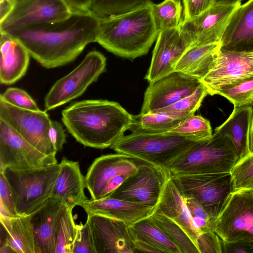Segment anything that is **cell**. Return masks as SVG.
Returning a JSON list of instances; mask_svg holds the SVG:
<instances>
[{"label":"cell","instance_id":"obj_14","mask_svg":"<svg viewBox=\"0 0 253 253\" xmlns=\"http://www.w3.org/2000/svg\"><path fill=\"white\" fill-rule=\"evenodd\" d=\"M72 12L63 0H23L0 22V31L7 33L60 20Z\"/></svg>","mask_w":253,"mask_h":253},{"label":"cell","instance_id":"obj_2","mask_svg":"<svg viewBox=\"0 0 253 253\" xmlns=\"http://www.w3.org/2000/svg\"><path fill=\"white\" fill-rule=\"evenodd\" d=\"M132 115L119 103L107 100H84L62 111L69 132L84 146L110 148L128 129Z\"/></svg>","mask_w":253,"mask_h":253},{"label":"cell","instance_id":"obj_35","mask_svg":"<svg viewBox=\"0 0 253 253\" xmlns=\"http://www.w3.org/2000/svg\"><path fill=\"white\" fill-rule=\"evenodd\" d=\"M169 131L199 141L207 139L213 134L209 121L194 114L186 117Z\"/></svg>","mask_w":253,"mask_h":253},{"label":"cell","instance_id":"obj_28","mask_svg":"<svg viewBox=\"0 0 253 253\" xmlns=\"http://www.w3.org/2000/svg\"><path fill=\"white\" fill-rule=\"evenodd\" d=\"M221 47L220 42L190 47L178 62L174 71L200 80L208 72L216 54Z\"/></svg>","mask_w":253,"mask_h":253},{"label":"cell","instance_id":"obj_9","mask_svg":"<svg viewBox=\"0 0 253 253\" xmlns=\"http://www.w3.org/2000/svg\"><path fill=\"white\" fill-rule=\"evenodd\" d=\"M214 231L223 242L253 245V190L231 194L215 220Z\"/></svg>","mask_w":253,"mask_h":253},{"label":"cell","instance_id":"obj_7","mask_svg":"<svg viewBox=\"0 0 253 253\" xmlns=\"http://www.w3.org/2000/svg\"><path fill=\"white\" fill-rule=\"evenodd\" d=\"M170 176L181 194L195 199L214 222L234 191L230 172Z\"/></svg>","mask_w":253,"mask_h":253},{"label":"cell","instance_id":"obj_24","mask_svg":"<svg viewBox=\"0 0 253 253\" xmlns=\"http://www.w3.org/2000/svg\"><path fill=\"white\" fill-rule=\"evenodd\" d=\"M59 164V172L51 197L59 198L73 208L82 207L87 200L84 194L86 185L79 163L63 158Z\"/></svg>","mask_w":253,"mask_h":253},{"label":"cell","instance_id":"obj_25","mask_svg":"<svg viewBox=\"0 0 253 253\" xmlns=\"http://www.w3.org/2000/svg\"><path fill=\"white\" fill-rule=\"evenodd\" d=\"M0 246L6 244L17 253H40L30 214L7 217L0 216Z\"/></svg>","mask_w":253,"mask_h":253},{"label":"cell","instance_id":"obj_23","mask_svg":"<svg viewBox=\"0 0 253 253\" xmlns=\"http://www.w3.org/2000/svg\"><path fill=\"white\" fill-rule=\"evenodd\" d=\"M0 82L11 84L25 75L30 55L17 40L6 33L0 32Z\"/></svg>","mask_w":253,"mask_h":253},{"label":"cell","instance_id":"obj_5","mask_svg":"<svg viewBox=\"0 0 253 253\" xmlns=\"http://www.w3.org/2000/svg\"><path fill=\"white\" fill-rule=\"evenodd\" d=\"M238 161L234 146L229 138L214 131L197 143L169 168L171 174H200L230 172Z\"/></svg>","mask_w":253,"mask_h":253},{"label":"cell","instance_id":"obj_36","mask_svg":"<svg viewBox=\"0 0 253 253\" xmlns=\"http://www.w3.org/2000/svg\"><path fill=\"white\" fill-rule=\"evenodd\" d=\"M216 94L229 100L234 106L253 103V78L245 79L219 88Z\"/></svg>","mask_w":253,"mask_h":253},{"label":"cell","instance_id":"obj_12","mask_svg":"<svg viewBox=\"0 0 253 253\" xmlns=\"http://www.w3.org/2000/svg\"><path fill=\"white\" fill-rule=\"evenodd\" d=\"M250 78H253V48L232 51L221 47L208 72L200 81L208 94L213 95L223 86Z\"/></svg>","mask_w":253,"mask_h":253},{"label":"cell","instance_id":"obj_33","mask_svg":"<svg viewBox=\"0 0 253 253\" xmlns=\"http://www.w3.org/2000/svg\"><path fill=\"white\" fill-rule=\"evenodd\" d=\"M150 217L178 247L181 253H200L187 233L172 219L157 210H154Z\"/></svg>","mask_w":253,"mask_h":253},{"label":"cell","instance_id":"obj_31","mask_svg":"<svg viewBox=\"0 0 253 253\" xmlns=\"http://www.w3.org/2000/svg\"><path fill=\"white\" fill-rule=\"evenodd\" d=\"M73 207L66 205L62 210L55 232V253H72L78 225L72 215Z\"/></svg>","mask_w":253,"mask_h":253},{"label":"cell","instance_id":"obj_19","mask_svg":"<svg viewBox=\"0 0 253 253\" xmlns=\"http://www.w3.org/2000/svg\"><path fill=\"white\" fill-rule=\"evenodd\" d=\"M190 47L191 44L179 27L160 32L144 78L151 84L174 71L178 62Z\"/></svg>","mask_w":253,"mask_h":253},{"label":"cell","instance_id":"obj_17","mask_svg":"<svg viewBox=\"0 0 253 253\" xmlns=\"http://www.w3.org/2000/svg\"><path fill=\"white\" fill-rule=\"evenodd\" d=\"M202 84L200 80L173 71L150 84L144 95L141 114L169 106L194 92Z\"/></svg>","mask_w":253,"mask_h":253},{"label":"cell","instance_id":"obj_48","mask_svg":"<svg viewBox=\"0 0 253 253\" xmlns=\"http://www.w3.org/2000/svg\"><path fill=\"white\" fill-rule=\"evenodd\" d=\"M14 4L11 0H0V22L11 12Z\"/></svg>","mask_w":253,"mask_h":253},{"label":"cell","instance_id":"obj_44","mask_svg":"<svg viewBox=\"0 0 253 253\" xmlns=\"http://www.w3.org/2000/svg\"><path fill=\"white\" fill-rule=\"evenodd\" d=\"M182 0L184 6V19L197 16L213 4V0Z\"/></svg>","mask_w":253,"mask_h":253},{"label":"cell","instance_id":"obj_51","mask_svg":"<svg viewBox=\"0 0 253 253\" xmlns=\"http://www.w3.org/2000/svg\"><path fill=\"white\" fill-rule=\"evenodd\" d=\"M11 0L15 4L16 3L20 2L23 0Z\"/></svg>","mask_w":253,"mask_h":253},{"label":"cell","instance_id":"obj_15","mask_svg":"<svg viewBox=\"0 0 253 253\" xmlns=\"http://www.w3.org/2000/svg\"><path fill=\"white\" fill-rule=\"evenodd\" d=\"M57 163L56 157L41 152L0 119V172L6 169H35Z\"/></svg>","mask_w":253,"mask_h":253},{"label":"cell","instance_id":"obj_13","mask_svg":"<svg viewBox=\"0 0 253 253\" xmlns=\"http://www.w3.org/2000/svg\"><path fill=\"white\" fill-rule=\"evenodd\" d=\"M169 175V170L145 162L139 163L137 171L108 197L155 208Z\"/></svg>","mask_w":253,"mask_h":253},{"label":"cell","instance_id":"obj_6","mask_svg":"<svg viewBox=\"0 0 253 253\" xmlns=\"http://www.w3.org/2000/svg\"><path fill=\"white\" fill-rule=\"evenodd\" d=\"M60 164L29 169H6L2 172L10 187L19 216L32 214L51 196Z\"/></svg>","mask_w":253,"mask_h":253},{"label":"cell","instance_id":"obj_11","mask_svg":"<svg viewBox=\"0 0 253 253\" xmlns=\"http://www.w3.org/2000/svg\"><path fill=\"white\" fill-rule=\"evenodd\" d=\"M0 119L38 150L55 157L57 151L49 137L51 120L46 111L22 109L0 97Z\"/></svg>","mask_w":253,"mask_h":253},{"label":"cell","instance_id":"obj_29","mask_svg":"<svg viewBox=\"0 0 253 253\" xmlns=\"http://www.w3.org/2000/svg\"><path fill=\"white\" fill-rule=\"evenodd\" d=\"M129 229L133 241L147 243L160 253H181L178 247L150 216L129 226Z\"/></svg>","mask_w":253,"mask_h":253},{"label":"cell","instance_id":"obj_47","mask_svg":"<svg viewBox=\"0 0 253 253\" xmlns=\"http://www.w3.org/2000/svg\"><path fill=\"white\" fill-rule=\"evenodd\" d=\"M69 6L71 11L89 10L92 0H63Z\"/></svg>","mask_w":253,"mask_h":253},{"label":"cell","instance_id":"obj_3","mask_svg":"<svg viewBox=\"0 0 253 253\" xmlns=\"http://www.w3.org/2000/svg\"><path fill=\"white\" fill-rule=\"evenodd\" d=\"M151 2L127 12L100 18L96 42L124 58L133 59L146 54L159 34Z\"/></svg>","mask_w":253,"mask_h":253},{"label":"cell","instance_id":"obj_41","mask_svg":"<svg viewBox=\"0 0 253 253\" xmlns=\"http://www.w3.org/2000/svg\"><path fill=\"white\" fill-rule=\"evenodd\" d=\"M0 216H18L15 209L10 187L2 172H0Z\"/></svg>","mask_w":253,"mask_h":253},{"label":"cell","instance_id":"obj_16","mask_svg":"<svg viewBox=\"0 0 253 253\" xmlns=\"http://www.w3.org/2000/svg\"><path fill=\"white\" fill-rule=\"evenodd\" d=\"M240 4H213L197 16L183 19L179 28L191 46L220 42L232 15Z\"/></svg>","mask_w":253,"mask_h":253},{"label":"cell","instance_id":"obj_50","mask_svg":"<svg viewBox=\"0 0 253 253\" xmlns=\"http://www.w3.org/2000/svg\"><path fill=\"white\" fill-rule=\"evenodd\" d=\"M250 153H253V115L252 120L250 132Z\"/></svg>","mask_w":253,"mask_h":253},{"label":"cell","instance_id":"obj_10","mask_svg":"<svg viewBox=\"0 0 253 253\" xmlns=\"http://www.w3.org/2000/svg\"><path fill=\"white\" fill-rule=\"evenodd\" d=\"M130 156L117 153L95 159L85 176L86 188L92 199L110 196L123 182L137 171L139 163Z\"/></svg>","mask_w":253,"mask_h":253},{"label":"cell","instance_id":"obj_38","mask_svg":"<svg viewBox=\"0 0 253 253\" xmlns=\"http://www.w3.org/2000/svg\"><path fill=\"white\" fill-rule=\"evenodd\" d=\"M230 174L234 191L253 190V153L238 161Z\"/></svg>","mask_w":253,"mask_h":253},{"label":"cell","instance_id":"obj_42","mask_svg":"<svg viewBox=\"0 0 253 253\" xmlns=\"http://www.w3.org/2000/svg\"><path fill=\"white\" fill-rule=\"evenodd\" d=\"M72 253H95L90 229L87 221L78 225Z\"/></svg>","mask_w":253,"mask_h":253},{"label":"cell","instance_id":"obj_32","mask_svg":"<svg viewBox=\"0 0 253 253\" xmlns=\"http://www.w3.org/2000/svg\"><path fill=\"white\" fill-rule=\"evenodd\" d=\"M182 8L179 0H164L159 4L151 2L152 15L158 33L179 27L182 20Z\"/></svg>","mask_w":253,"mask_h":253},{"label":"cell","instance_id":"obj_27","mask_svg":"<svg viewBox=\"0 0 253 253\" xmlns=\"http://www.w3.org/2000/svg\"><path fill=\"white\" fill-rule=\"evenodd\" d=\"M253 115L251 104L234 106L228 118L214 130L229 138L235 148L238 161L250 153L249 140Z\"/></svg>","mask_w":253,"mask_h":253},{"label":"cell","instance_id":"obj_22","mask_svg":"<svg viewBox=\"0 0 253 253\" xmlns=\"http://www.w3.org/2000/svg\"><path fill=\"white\" fill-rule=\"evenodd\" d=\"M221 48L242 51L253 48V0L240 4L232 15L222 36Z\"/></svg>","mask_w":253,"mask_h":253},{"label":"cell","instance_id":"obj_1","mask_svg":"<svg viewBox=\"0 0 253 253\" xmlns=\"http://www.w3.org/2000/svg\"><path fill=\"white\" fill-rule=\"evenodd\" d=\"M99 22L89 10L73 11L65 19L7 34L41 65L50 69L73 61L88 44L96 42Z\"/></svg>","mask_w":253,"mask_h":253},{"label":"cell","instance_id":"obj_46","mask_svg":"<svg viewBox=\"0 0 253 253\" xmlns=\"http://www.w3.org/2000/svg\"><path fill=\"white\" fill-rule=\"evenodd\" d=\"M222 253H253V245L244 242L222 241Z\"/></svg>","mask_w":253,"mask_h":253},{"label":"cell","instance_id":"obj_30","mask_svg":"<svg viewBox=\"0 0 253 253\" xmlns=\"http://www.w3.org/2000/svg\"><path fill=\"white\" fill-rule=\"evenodd\" d=\"M187 117L165 112L140 113L132 115L128 130L131 133L168 132L178 126Z\"/></svg>","mask_w":253,"mask_h":253},{"label":"cell","instance_id":"obj_4","mask_svg":"<svg viewBox=\"0 0 253 253\" xmlns=\"http://www.w3.org/2000/svg\"><path fill=\"white\" fill-rule=\"evenodd\" d=\"M200 141L170 131L131 133L124 135L110 148L168 170L178 158Z\"/></svg>","mask_w":253,"mask_h":253},{"label":"cell","instance_id":"obj_8","mask_svg":"<svg viewBox=\"0 0 253 253\" xmlns=\"http://www.w3.org/2000/svg\"><path fill=\"white\" fill-rule=\"evenodd\" d=\"M106 58L100 52H89L72 72L57 81L44 98L45 111L53 109L81 96L105 72Z\"/></svg>","mask_w":253,"mask_h":253},{"label":"cell","instance_id":"obj_34","mask_svg":"<svg viewBox=\"0 0 253 253\" xmlns=\"http://www.w3.org/2000/svg\"><path fill=\"white\" fill-rule=\"evenodd\" d=\"M150 0H92L89 10L100 18L130 11L148 3Z\"/></svg>","mask_w":253,"mask_h":253},{"label":"cell","instance_id":"obj_26","mask_svg":"<svg viewBox=\"0 0 253 253\" xmlns=\"http://www.w3.org/2000/svg\"><path fill=\"white\" fill-rule=\"evenodd\" d=\"M155 210L159 211L179 225L196 246L199 234L193 226L184 198L172 181L170 173Z\"/></svg>","mask_w":253,"mask_h":253},{"label":"cell","instance_id":"obj_40","mask_svg":"<svg viewBox=\"0 0 253 253\" xmlns=\"http://www.w3.org/2000/svg\"><path fill=\"white\" fill-rule=\"evenodd\" d=\"M0 97L17 107L32 111L40 110L32 97L25 90L16 87H9Z\"/></svg>","mask_w":253,"mask_h":253},{"label":"cell","instance_id":"obj_43","mask_svg":"<svg viewBox=\"0 0 253 253\" xmlns=\"http://www.w3.org/2000/svg\"><path fill=\"white\" fill-rule=\"evenodd\" d=\"M196 246L200 253H222V241L213 231L200 234Z\"/></svg>","mask_w":253,"mask_h":253},{"label":"cell","instance_id":"obj_18","mask_svg":"<svg viewBox=\"0 0 253 253\" xmlns=\"http://www.w3.org/2000/svg\"><path fill=\"white\" fill-rule=\"evenodd\" d=\"M95 253H135L129 226L122 221L87 215Z\"/></svg>","mask_w":253,"mask_h":253},{"label":"cell","instance_id":"obj_39","mask_svg":"<svg viewBox=\"0 0 253 253\" xmlns=\"http://www.w3.org/2000/svg\"><path fill=\"white\" fill-rule=\"evenodd\" d=\"M183 197L189 211L193 226L198 234L214 231V222L201 204L193 197Z\"/></svg>","mask_w":253,"mask_h":253},{"label":"cell","instance_id":"obj_49","mask_svg":"<svg viewBox=\"0 0 253 253\" xmlns=\"http://www.w3.org/2000/svg\"><path fill=\"white\" fill-rule=\"evenodd\" d=\"M243 0H213V4L232 5L241 4Z\"/></svg>","mask_w":253,"mask_h":253},{"label":"cell","instance_id":"obj_21","mask_svg":"<svg viewBox=\"0 0 253 253\" xmlns=\"http://www.w3.org/2000/svg\"><path fill=\"white\" fill-rule=\"evenodd\" d=\"M66 204L50 197L30 214L36 241L40 253H55V232L60 215Z\"/></svg>","mask_w":253,"mask_h":253},{"label":"cell","instance_id":"obj_37","mask_svg":"<svg viewBox=\"0 0 253 253\" xmlns=\"http://www.w3.org/2000/svg\"><path fill=\"white\" fill-rule=\"evenodd\" d=\"M208 94L205 86L202 84L192 94L165 108L150 113L165 112L188 116L194 114Z\"/></svg>","mask_w":253,"mask_h":253},{"label":"cell","instance_id":"obj_20","mask_svg":"<svg viewBox=\"0 0 253 253\" xmlns=\"http://www.w3.org/2000/svg\"><path fill=\"white\" fill-rule=\"evenodd\" d=\"M82 207L87 215L112 218L122 221L129 226L149 217L155 210L154 207L109 197L98 200L87 199Z\"/></svg>","mask_w":253,"mask_h":253},{"label":"cell","instance_id":"obj_45","mask_svg":"<svg viewBox=\"0 0 253 253\" xmlns=\"http://www.w3.org/2000/svg\"><path fill=\"white\" fill-rule=\"evenodd\" d=\"M49 137L57 152L63 148L66 142V135L62 125L56 121H51Z\"/></svg>","mask_w":253,"mask_h":253}]
</instances>
